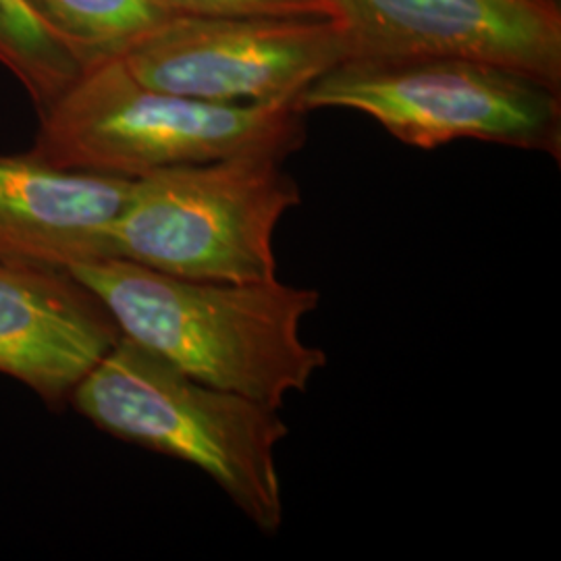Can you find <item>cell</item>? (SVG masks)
Masks as SVG:
<instances>
[{
    "label": "cell",
    "instance_id": "5b68a950",
    "mask_svg": "<svg viewBox=\"0 0 561 561\" xmlns=\"http://www.w3.org/2000/svg\"><path fill=\"white\" fill-rule=\"evenodd\" d=\"M301 113L350 108L422 150L479 140L560 159V88L460 57L345 59L301 90Z\"/></svg>",
    "mask_w": 561,
    "mask_h": 561
},
{
    "label": "cell",
    "instance_id": "8992f818",
    "mask_svg": "<svg viewBox=\"0 0 561 561\" xmlns=\"http://www.w3.org/2000/svg\"><path fill=\"white\" fill-rule=\"evenodd\" d=\"M113 57L141 83L219 104L296 102L350 57L333 18L173 15Z\"/></svg>",
    "mask_w": 561,
    "mask_h": 561
},
{
    "label": "cell",
    "instance_id": "277c9868",
    "mask_svg": "<svg viewBox=\"0 0 561 561\" xmlns=\"http://www.w3.org/2000/svg\"><path fill=\"white\" fill-rule=\"evenodd\" d=\"M283 162L273 154H241L134 180L106 229V259L183 279H275V231L301 202Z\"/></svg>",
    "mask_w": 561,
    "mask_h": 561
},
{
    "label": "cell",
    "instance_id": "52a82bcc",
    "mask_svg": "<svg viewBox=\"0 0 561 561\" xmlns=\"http://www.w3.org/2000/svg\"><path fill=\"white\" fill-rule=\"evenodd\" d=\"M347 59L460 57L561 83L560 0H322Z\"/></svg>",
    "mask_w": 561,
    "mask_h": 561
},
{
    "label": "cell",
    "instance_id": "7c38bea8",
    "mask_svg": "<svg viewBox=\"0 0 561 561\" xmlns=\"http://www.w3.org/2000/svg\"><path fill=\"white\" fill-rule=\"evenodd\" d=\"M175 15L329 18L322 0H159Z\"/></svg>",
    "mask_w": 561,
    "mask_h": 561
},
{
    "label": "cell",
    "instance_id": "6da1fadb",
    "mask_svg": "<svg viewBox=\"0 0 561 561\" xmlns=\"http://www.w3.org/2000/svg\"><path fill=\"white\" fill-rule=\"evenodd\" d=\"M117 324L121 337L171 362L185 375L279 410L327 366L306 343L301 322L321 294L283 280L183 279L121 259L69 271Z\"/></svg>",
    "mask_w": 561,
    "mask_h": 561
},
{
    "label": "cell",
    "instance_id": "3957f363",
    "mask_svg": "<svg viewBox=\"0 0 561 561\" xmlns=\"http://www.w3.org/2000/svg\"><path fill=\"white\" fill-rule=\"evenodd\" d=\"M69 403L117 439L201 468L262 533L279 530L277 447L289 435L279 410L198 381L125 337Z\"/></svg>",
    "mask_w": 561,
    "mask_h": 561
},
{
    "label": "cell",
    "instance_id": "9c48e42d",
    "mask_svg": "<svg viewBox=\"0 0 561 561\" xmlns=\"http://www.w3.org/2000/svg\"><path fill=\"white\" fill-rule=\"evenodd\" d=\"M134 180L0 154V261L71 271L106 259V229Z\"/></svg>",
    "mask_w": 561,
    "mask_h": 561
},
{
    "label": "cell",
    "instance_id": "30bf717a",
    "mask_svg": "<svg viewBox=\"0 0 561 561\" xmlns=\"http://www.w3.org/2000/svg\"><path fill=\"white\" fill-rule=\"evenodd\" d=\"M0 62L25 85L41 113L83 69L80 55L30 0H0Z\"/></svg>",
    "mask_w": 561,
    "mask_h": 561
},
{
    "label": "cell",
    "instance_id": "7a4b0ae2",
    "mask_svg": "<svg viewBox=\"0 0 561 561\" xmlns=\"http://www.w3.org/2000/svg\"><path fill=\"white\" fill-rule=\"evenodd\" d=\"M41 115L32 157L129 180L241 154L287 159L306 141V113L296 102L187 99L141 83L113 55L88 60L78 80Z\"/></svg>",
    "mask_w": 561,
    "mask_h": 561
},
{
    "label": "cell",
    "instance_id": "8fae6325",
    "mask_svg": "<svg viewBox=\"0 0 561 561\" xmlns=\"http://www.w3.org/2000/svg\"><path fill=\"white\" fill-rule=\"evenodd\" d=\"M83 65L113 55L127 42L173 18L159 0H30Z\"/></svg>",
    "mask_w": 561,
    "mask_h": 561
},
{
    "label": "cell",
    "instance_id": "ba28073f",
    "mask_svg": "<svg viewBox=\"0 0 561 561\" xmlns=\"http://www.w3.org/2000/svg\"><path fill=\"white\" fill-rule=\"evenodd\" d=\"M119 337L69 271L0 261V375L59 408Z\"/></svg>",
    "mask_w": 561,
    "mask_h": 561
}]
</instances>
